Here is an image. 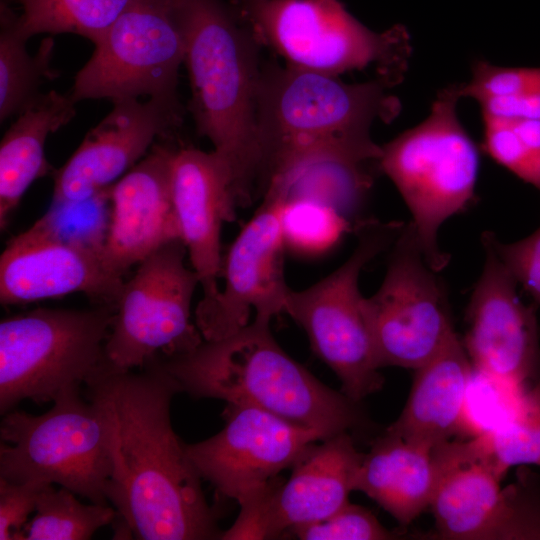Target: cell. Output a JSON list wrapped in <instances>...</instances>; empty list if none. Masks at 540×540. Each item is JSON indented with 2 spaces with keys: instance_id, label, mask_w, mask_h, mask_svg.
I'll return each instance as SVG.
<instances>
[{
  "instance_id": "6da1fadb",
  "label": "cell",
  "mask_w": 540,
  "mask_h": 540,
  "mask_svg": "<svg viewBox=\"0 0 540 540\" xmlns=\"http://www.w3.org/2000/svg\"><path fill=\"white\" fill-rule=\"evenodd\" d=\"M179 392L159 359L139 372L109 364L85 384V397L98 405L108 431L115 538L220 539L203 479L171 424Z\"/></svg>"
},
{
  "instance_id": "7a4b0ae2",
  "label": "cell",
  "mask_w": 540,
  "mask_h": 540,
  "mask_svg": "<svg viewBox=\"0 0 540 540\" xmlns=\"http://www.w3.org/2000/svg\"><path fill=\"white\" fill-rule=\"evenodd\" d=\"M395 85L376 77L346 83L338 76L267 65L257 95L258 192L312 161L379 164L381 146L371 138L377 121H390L399 101Z\"/></svg>"
},
{
  "instance_id": "3957f363",
  "label": "cell",
  "mask_w": 540,
  "mask_h": 540,
  "mask_svg": "<svg viewBox=\"0 0 540 540\" xmlns=\"http://www.w3.org/2000/svg\"><path fill=\"white\" fill-rule=\"evenodd\" d=\"M185 37L189 111L232 177L236 206L258 194L259 42L234 5L223 0H171Z\"/></svg>"
},
{
  "instance_id": "277c9868",
  "label": "cell",
  "mask_w": 540,
  "mask_h": 540,
  "mask_svg": "<svg viewBox=\"0 0 540 540\" xmlns=\"http://www.w3.org/2000/svg\"><path fill=\"white\" fill-rule=\"evenodd\" d=\"M179 391L254 406L327 436L363 421L357 402L319 381L276 342L270 320L254 318L236 333L158 358Z\"/></svg>"
},
{
  "instance_id": "5b68a950",
  "label": "cell",
  "mask_w": 540,
  "mask_h": 540,
  "mask_svg": "<svg viewBox=\"0 0 540 540\" xmlns=\"http://www.w3.org/2000/svg\"><path fill=\"white\" fill-rule=\"evenodd\" d=\"M461 84L441 89L428 116L381 146L380 172L402 196L428 264L441 271L449 255L438 232L450 217L465 211L475 196L477 147L458 116Z\"/></svg>"
},
{
  "instance_id": "8992f818",
  "label": "cell",
  "mask_w": 540,
  "mask_h": 540,
  "mask_svg": "<svg viewBox=\"0 0 540 540\" xmlns=\"http://www.w3.org/2000/svg\"><path fill=\"white\" fill-rule=\"evenodd\" d=\"M234 7L259 44L292 68L338 76L373 67L393 84L407 68V31H372L340 0H237Z\"/></svg>"
},
{
  "instance_id": "52a82bcc",
  "label": "cell",
  "mask_w": 540,
  "mask_h": 540,
  "mask_svg": "<svg viewBox=\"0 0 540 540\" xmlns=\"http://www.w3.org/2000/svg\"><path fill=\"white\" fill-rule=\"evenodd\" d=\"M114 308H36L0 323V413L23 400L53 402L110 363L106 342Z\"/></svg>"
},
{
  "instance_id": "ba28073f",
  "label": "cell",
  "mask_w": 540,
  "mask_h": 540,
  "mask_svg": "<svg viewBox=\"0 0 540 540\" xmlns=\"http://www.w3.org/2000/svg\"><path fill=\"white\" fill-rule=\"evenodd\" d=\"M81 387L63 392L46 413L13 409L0 425V478L64 487L92 503L108 504L112 464L98 405Z\"/></svg>"
},
{
  "instance_id": "9c48e42d",
  "label": "cell",
  "mask_w": 540,
  "mask_h": 540,
  "mask_svg": "<svg viewBox=\"0 0 540 540\" xmlns=\"http://www.w3.org/2000/svg\"><path fill=\"white\" fill-rule=\"evenodd\" d=\"M403 226L368 219L355 229L356 247L339 268L288 295L285 313L302 327L314 353L337 375L342 392L357 403L383 385L364 313L360 274L393 244Z\"/></svg>"
},
{
  "instance_id": "30bf717a",
  "label": "cell",
  "mask_w": 540,
  "mask_h": 540,
  "mask_svg": "<svg viewBox=\"0 0 540 540\" xmlns=\"http://www.w3.org/2000/svg\"><path fill=\"white\" fill-rule=\"evenodd\" d=\"M437 481L429 508L433 536L445 540H540V480L521 467L513 483L502 478L472 439L434 449Z\"/></svg>"
},
{
  "instance_id": "8fae6325",
  "label": "cell",
  "mask_w": 540,
  "mask_h": 540,
  "mask_svg": "<svg viewBox=\"0 0 540 540\" xmlns=\"http://www.w3.org/2000/svg\"><path fill=\"white\" fill-rule=\"evenodd\" d=\"M186 254L182 240H173L142 260L124 281L106 342V356L114 368H142L203 341L191 322L192 298L200 282L186 266Z\"/></svg>"
},
{
  "instance_id": "7c38bea8",
  "label": "cell",
  "mask_w": 540,
  "mask_h": 540,
  "mask_svg": "<svg viewBox=\"0 0 540 540\" xmlns=\"http://www.w3.org/2000/svg\"><path fill=\"white\" fill-rule=\"evenodd\" d=\"M426 261L417 234L404 223L391 245L379 289L364 298L377 365L417 369L456 332L445 283Z\"/></svg>"
},
{
  "instance_id": "4fadbf2b",
  "label": "cell",
  "mask_w": 540,
  "mask_h": 540,
  "mask_svg": "<svg viewBox=\"0 0 540 540\" xmlns=\"http://www.w3.org/2000/svg\"><path fill=\"white\" fill-rule=\"evenodd\" d=\"M185 37L171 0H134L77 72L73 100L178 96Z\"/></svg>"
},
{
  "instance_id": "5bb4252c",
  "label": "cell",
  "mask_w": 540,
  "mask_h": 540,
  "mask_svg": "<svg viewBox=\"0 0 540 540\" xmlns=\"http://www.w3.org/2000/svg\"><path fill=\"white\" fill-rule=\"evenodd\" d=\"M283 191L269 187L261 206L241 229L222 261L224 287L199 301L195 321L204 340L228 337L250 323L285 313L291 288L284 275Z\"/></svg>"
},
{
  "instance_id": "9a60e30c",
  "label": "cell",
  "mask_w": 540,
  "mask_h": 540,
  "mask_svg": "<svg viewBox=\"0 0 540 540\" xmlns=\"http://www.w3.org/2000/svg\"><path fill=\"white\" fill-rule=\"evenodd\" d=\"M222 416L223 429L186 444V452L202 479L239 504L292 467L311 444L329 437L249 405L228 403Z\"/></svg>"
},
{
  "instance_id": "2e32d148",
  "label": "cell",
  "mask_w": 540,
  "mask_h": 540,
  "mask_svg": "<svg viewBox=\"0 0 540 540\" xmlns=\"http://www.w3.org/2000/svg\"><path fill=\"white\" fill-rule=\"evenodd\" d=\"M481 242L485 262L468 303L462 342L475 372L525 388L540 376L535 309L518 296V283L498 256L492 232H484Z\"/></svg>"
},
{
  "instance_id": "e0dca14e",
  "label": "cell",
  "mask_w": 540,
  "mask_h": 540,
  "mask_svg": "<svg viewBox=\"0 0 540 540\" xmlns=\"http://www.w3.org/2000/svg\"><path fill=\"white\" fill-rule=\"evenodd\" d=\"M184 113L179 96L114 101L108 115L54 172L51 202L85 200L114 184L149 152L155 140L176 139Z\"/></svg>"
},
{
  "instance_id": "ac0fdd59",
  "label": "cell",
  "mask_w": 540,
  "mask_h": 540,
  "mask_svg": "<svg viewBox=\"0 0 540 540\" xmlns=\"http://www.w3.org/2000/svg\"><path fill=\"white\" fill-rule=\"evenodd\" d=\"M124 280L103 250L49 238L32 227L13 237L0 257V301L23 305L72 293L115 308Z\"/></svg>"
},
{
  "instance_id": "d6986e66",
  "label": "cell",
  "mask_w": 540,
  "mask_h": 540,
  "mask_svg": "<svg viewBox=\"0 0 540 540\" xmlns=\"http://www.w3.org/2000/svg\"><path fill=\"white\" fill-rule=\"evenodd\" d=\"M176 139H160L109 187L111 217L103 249L121 277L161 246L180 238L172 200Z\"/></svg>"
},
{
  "instance_id": "ffe728a7",
  "label": "cell",
  "mask_w": 540,
  "mask_h": 540,
  "mask_svg": "<svg viewBox=\"0 0 540 540\" xmlns=\"http://www.w3.org/2000/svg\"><path fill=\"white\" fill-rule=\"evenodd\" d=\"M363 455L347 431L311 444L292 465L289 479H275L258 498L254 509L258 539L278 538L344 507Z\"/></svg>"
},
{
  "instance_id": "44dd1931",
  "label": "cell",
  "mask_w": 540,
  "mask_h": 540,
  "mask_svg": "<svg viewBox=\"0 0 540 540\" xmlns=\"http://www.w3.org/2000/svg\"><path fill=\"white\" fill-rule=\"evenodd\" d=\"M172 200L180 238L203 290L201 301L220 292L221 229L237 208L231 173L215 152L178 147L172 164Z\"/></svg>"
},
{
  "instance_id": "7402d4cb",
  "label": "cell",
  "mask_w": 540,
  "mask_h": 540,
  "mask_svg": "<svg viewBox=\"0 0 540 540\" xmlns=\"http://www.w3.org/2000/svg\"><path fill=\"white\" fill-rule=\"evenodd\" d=\"M414 371L405 406L386 431L435 449L466 427L474 368L455 332L434 357Z\"/></svg>"
},
{
  "instance_id": "603a6c76",
  "label": "cell",
  "mask_w": 540,
  "mask_h": 540,
  "mask_svg": "<svg viewBox=\"0 0 540 540\" xmlns=\"http://www.w3.org/2000/svg\"><path fill=\"white\" fill-rule=\"evenodd\" d=\"M437 481L434 449L385 432L363 455L354 491L408 525L429 508Z\"/></svg>"
},
{
  "instance_id": "cb8c5ba5",
  "label": "cell",
  "mask_w": 540,
  "mask_h": 540,
  "mask_svg": "<svg viewBox=\"0 0 540 540\" xmlns=\"http://www.w3.org/2000/svg\"><path fill=\"white\" fill-rule=\"evenodd\" d=\"M75 104L70 94L42 93L5 132L0 144L1 230L30 185L52 170L45 156L47 137L74 118Z\"/></svg>"
},
{
  "instance_id": "d4e9b609",
  "label": "cell",
  "mask_w": 540,
  "mask_h": 540,
  "mask_svg": "<svg viewBox=\"0 0 540 540\" xmlns=\"http://www.w3.org/2000/svg\"><path fill=\"white\" fill-rule=\"evenodd\" d=\"M18 15L7 0L0 3V121L19 115L42 94L44 82L59 77L52 63L55 42L44 38L34 55L28 53L29 38L19 29Z\"/></svg>"
},
{
  "instance_id": "484cf974",
  "label": "cell",
  "mask_w": 540,
  "mask_h": 540,
  "mask_svg": "<svg viewBox=\"0 0 540 540\" xmlns=\"http://www.w3.org/2000/svg\"><path fill=\"white\" fill-rule=\"evenodd\" d=\"M134 0H8L22 7L19 29L35 34L73 33L94 45Z\"/></svg>"
},
{
  "instance_id": "4316f807",
  "label": "cell",
  "mask_w": 540,
  "mask_h": 540,
  "mask_svg": "<svg viewBox=\"0 0 540 540\" xmlns=\"http://www.w3.org/2000/svg\"><path fill=\"white\" fill-rule=\"evenodd\" d=\"M525 388L511 417L472 440L503 478L513 466H540V376Z\"/></svg>"
},
{
  "instance_id": "83f0119b",
  "label": "cell",
  "mask_w": 540,
  "mask_h": 540,
  "mask_svg": "<svg viewBox=\"0 0 540 540\" xmlns=\"http://www.w3.org/2000/svg\"><path fill=\"white\" fill-rule=\"evenodd\" d=\"M64 487L47 484L40 493L36 515L23 530L24 540H87L112 524L116 510L108 504H83Z\"/></svg>"
},
{
  "instance_id": "f1b7e54d",
  "label": "cell",
  "mask_w": 540,
  "mask_h": 540,
  "mask_svg": "<svg viewBox=\"0 0 540 540\" xmlns=\"http://www.w3.org/2000/svg\"><path fill=\"white\" fill-rule=\"evenodd\" d=\"M274 187L285 195L282 233L285 248L291 252L315 257L330 251L347 232L354 231L352 224L327 202Z\"/></svg>"
},
{
  "instance_id": "f546056e",
  "label": "cell",
  "mask_w": 540,
  "mask_h": 540,
  "mask_svg": "<svg viewBox=\"0 0 540 540\" xmlns=\"http://www.w3.org/2000/svg\"><path fill=\"white\" fill-rule=\"evenodd\" d=\"M109 187L85 200L51 202L31 227L61 242L103 250L111 217Z\"/></svg>"
},
{
  "instance_id": "4dcf8cb0",
  "label": "cell",
  "mask_w": 540,
  "mask_h": 540,
  "mask_svg": "<svg viewBox=\"0 0 540 540\" xmlns=\"http://www.w3.org/2000/svg\"><path fill=\"white\" fill-rule=\"evenodd\" d=\"M484 148L500 165L540 192V119L483 114Z\"/></svg>"
},
{
  "instance_id": "1f68e13d",
  "label": "cell",
  "mask_w": 540,
  "mask_h": 540,
  "mask_svg": "<svg viewBox=\"0 0 540 540\" xmlns=\"http://www.w3.org/2000/svg\"><path fill=\"white\" fill-rule=\"evenodd\" d=\"M461 94L476 101L503 96L540 100V67H501L477 61L470 81L461 84Z\"/></svg>"
},
{
  "instance_id": "d6a6232c",
  "label": "cell",
  "mask_w": 540,
  "mask_h": 540,
  "mask_svg": "<svg viewBox=\"0 0 540 540\" xmlns=\"http://www.w3.org/2000/svg\"><path fill=\"white\" fill-rule=\"evenodd\" d=\"M289 532L302 540H387L396 535L367 508L347 503L328 518L300 525Z\"/></svg>"
},
{
  "instance_id": "836d02e7",
  "label": "cell",
  "mask_w": 540,
  "mask_h": 540,
  "mask_svg": "<svg viewBox=\"0 0 540 540\" xmlns=\"http://www.w3.org/2000/svg\"><path fill=\"white\" fill-rule=\"evenodd\" d=\"M494 248L518 284L540 306V226L529 236L502 243L492 232Z\"/></svg>"
},
{
  "instance_id": "e575fe53",
  "label": "cell",
  "mask_w": 540,
  "mask_h": 540,
  "mask_svg": "<svg viewBox=\"0 0 540 540\" xmlns=\"http://www.w3.org/2000/svg\"><path fill=\"white\" fill-rule=\"evenodd\" d=\"M42 482H11L0 478V540H22L28 516L35 512Z\"/></svg>"
}]
</instances>
